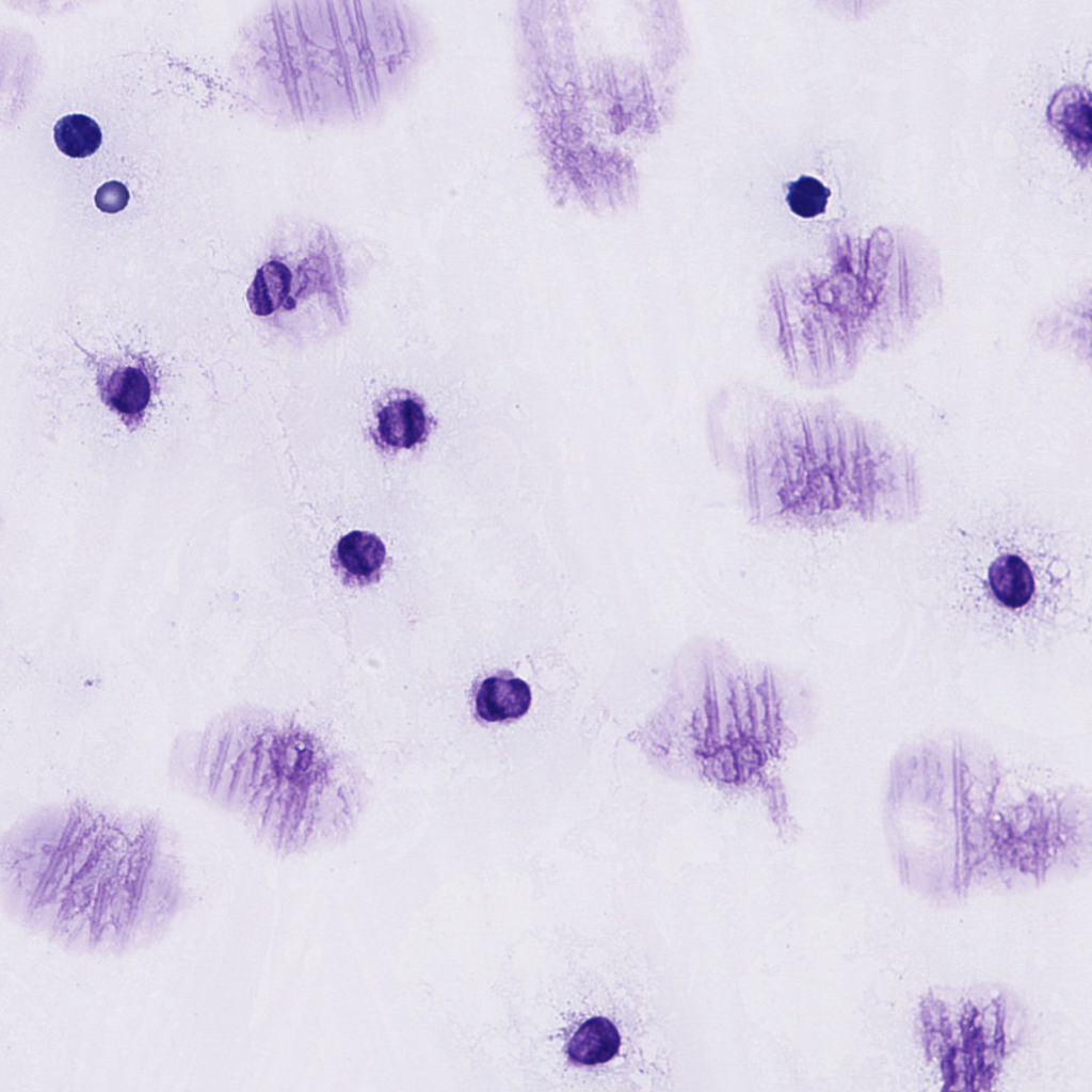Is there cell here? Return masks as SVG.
Here are the masks:
<instances>
[{
    "mask_svg": "<svg viewBox=\"0 0 1092 1092\" xmlns=\"http://www.w3.org/2000/svg\"><path fill=\"white\" fill-rule=\"evenodd\" d=\"M1049 536L1032 528L998 525L969 543L960 581L967 601L1003 625L1054 615L1065 600L1069 566Z\"/></svg>",
    "mask_w": 1092,
    "mask_h": 1092,
    "instance_id": "cell-1",
    "label": "cell"
},
{
    "mask_svg": "<svg viewBox=\"0 0 1092 1092\" xmlns=\"http://www.w3.org/2000/svg\"><path fill=\"white\" fill-rule=\"evenodd\" d=\"M475 702L476 711L482 720H514L528 711L531 692L529 686L519 678L496 675L480 684Z\"/></svg>",
    "mask_w": 1092,
    "mask_h": 1092,
    "instance_id": "cell-2",
    "label": "cell"
},
{
    "mask_svg": "<svg viewBox=\"0 0 1092 1092\" xmlns=\"http://www.w3.org/2000/svg\"><path fill=\"white\" fill-rule=\"evenodd\" d=\"M620 1047L621 1035L616 1026L606 1017H592L575 1030L566 1053L577 1064L595 1066L611 1061Z\"/></svg>",
    "mask_w": 1092,
    "mask_h": 1092,
    "instance_id": "cell-3",
    "label": "cell"
},
{
    "mask_svg": "<svg viewBox=\"0 0 1092 1092\" xmlns=\"http://www.w3.org/2000/svg\"><path fill=\"white\" fill-rule=\"evenodd\" d=\"M378 418L381 438L391 447L411 448L425 435L424 411L413 399L389 402L380 411Z\"/></svg>",
    "mask_w": 1092,
    "mask_h": 1092,
    "instance_id": "cell-4",
    "label": "cell"
},
{
    "mask_svg": "<svg viewBox=\"0 0 1092 1092\" xmlns=\"http://www.w3.org/2000/svg\"><path fill=\"white\" fill-rule=\"evenodd\" d=\"M289 268L278 261L271 260L262 264L247 290V302L251 311L259 317L273 314L286 300L291 287Z\"/></svg>",
    "mask_w": 1092,
    "mask_h": 1092,
    "instance_id": "cell-5",
    "label": "cell"
},
{
    "mask_svg": "<svg viewBox=\"0 0 1092 1092\" xmlns=\"http://www.w3.org/2000/svg\"><path fill=\"white\" fill-rule=\"evenodd\" d=\"M385 553L381 540L365 531H352L337 545V557L343 568L359 577L375 573L382 566Z\"/></svg>",
    "mask_w": 1092,
    "mask_h": 1092,
    "instance_id": "cell-6",
    "label": "cell"
},
{
    "mask_svg": "<svg viewBox=\"0 0 1092 1092\" xmlns=\"http://www.w3.org/2000/svg\"><path fill=\"white\" fill-rule=\"evenodd\" d=\"M53 134L58 148L70 158L93 155L102 140L98 124L84 114L63 116L54 125Z\"/></svg>",
    "mask_w": 1092,
    "mask_h": 1092,
    "instance_id": "cell-7",
    "label": "cell"
},
{
    "mask_svg": "<svg viewBox=\"0 0 1092 1092\" xmlns=\"http://www.w3.org/2000/svg\"><path fill=\"white\" fill-rule=\"evenodd\" d=\"M150 397V385L139 369L129 367L116 372L111 380L110 403L118 412L134 415L145 408Z\"/></svg>",
    "mask_w": 1092,
    "mask_h": 1092,
    "instance_id": "cell-8",
    "label": "cell"
},
{
    "mask_svg": "<svg viewBox=\"0 0 1092 1092\" xmlns=\"http://www.w3.org/2000/svg\"><path fill=\"white\" fill-rule=\"evenodd\" d=\"M831 190L819 179L803 175L788 186L787 203L792 212L814 218L824 212Z\"/></svg>",
    "mask_w": 1092,
    "mask_h": 1092,
    "instance_id": "cell-9",
    "label": "cell"
},
{
    "mask_svg": "<svg viewBox=\"0 0 1092 1092\" xmlns=\"http://www.w3.org/2000/svg\"><path fill=\"white\" fill-rule=\"evenodd\" d=\"M1064 126L1074 139L1089 147L1091 142V111L1089 103L1081 101L1070 106L1065 112Z\"/></svg>",
    "mask_w": 1092,
    "mask_h": 1092,
    "instance_id": "cell-10",
    "label": "cell"
},
{
    "mask_svg": "<svg viewBox=\"0 0 1092 1092\" xmlns=\"http://www.w3.org/2000/svg\"><path fill=\"white\" fill-rule=\"evenodd\" d=\"M128 200L129 192L126 186L116 180L103 183L95 194L97 208L107 213L122 211L127 206Z\"/></svg>",
    "mask_w": 1092,
    "mask_h": 1092,
    "instance_id": "cell-11",
    "label": "cell"
}]
</instances>
